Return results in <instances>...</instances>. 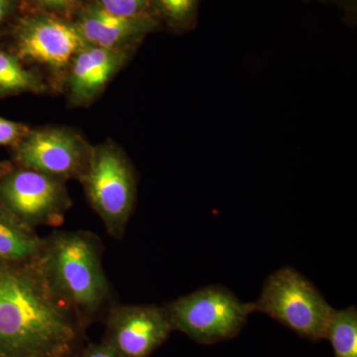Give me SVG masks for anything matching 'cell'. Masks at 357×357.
Listing matches in <instances>:
<instances>
[{"instance_id": "6da1fadb", "label": "cell", "mask_w": 357, "mask_h": 357, "mask_svg": "<svg viewBox=\"0 0 357 357\" xmlns=\"http://www.w3.org/2000/svg\"><path fill=\"white\" fill-rule=\"evenodd\" d=\"M73 314L36 261L2 262L0 357L65 356L76 338Z\"/></svg>"}, {"instance_id": "7a4b0ae2", "label": "cell", "mask_w": 357, "mask_h": 357, "mask_svg": "<svg viewBox=\"0 0 357 357\" xmlns=\"http://www.w3.org/2000/svg\"><path fill=\"white\" fill-rule=\"evenodd\" d=\"M100 246L89 232H55L36 261L53 292L77 314H95L109 299Z\"/></svg>"}, {"instance_id": "3957f363", "label": "cell", "mask_w": 357, "mask_h": 357, "mask_svg": "<svg viewBox=\"0 0 357 357\" xmlns=\"http://www.w3.org/2000/svg\"><path fill=\"white\" fill-rule=\"evenodd\" d=\"M253 305L255 312L267 314L312 342L326 340L335 312L316 286L292 267L270 274Z\"/></svg>"}, {"instance_id": "277c9868", "label": "cell", "mask_w": 357, "mask_h": 357, "mask_svg": "<svg viewBox=\"0 0 357 357\" xmlns=\"http://www.w3.org/2000/svg\"><path fill=\"white\" fill-rule=\"evenodd\" d=\"M79 182L109 236L121 238L136 201V176L128 156L112 141L93 146Z\"/></svg>"}, {"instance_id": "5b68a950", "label": "cell", "mask_w": 357, "mask_h": 357, "mask_svg": "<svg viewBox=\"0 0 357 357\" xmlns=\"http://www.w3.org/2000/svg\"><path fill=\"white\" fill-rule=\"evenodd\" d=\"M165 309L173 330L202 344L236 337L255 312L253 302L244 303L229 289L215 285L182 296Z\"/></svg>"}, {"instance_id": "8992f818", "label": "cell", "mask_w": 357, "mask_h": 357, "mask_svg": "<svg viewBox=\"0 0 357 357\" xmlns=\"http://www.w3.org/2000/svg\"><path fill=\"white\" fill-rule=\"evenodd\" d=\"M13 40V52L26 66L46 70L61 86L73 59L88 44L76 23L44 13L21 18Z\"/></svg>"}, {"instance_id": "52a82bcc", "label": "cell", "mask_w": 357, "mask_h": 357, "mask_svg": "<svg viewBox=\"0 0 357 357\" xmlns=\"http://www.w3.org/2000/svg\"><path fill=\"white\" fill-rule=\"evenodd\" d=\"M93 147L75 129L64 126L30 128L13 146L20 168L68 181H79L88 169Z\"/></svg>"}, {"instance_id": "ba28073f", "label": "cell", "mask_w": 357, "mask_h": 357, "mask_svg": "<svg viewBox=\"0 0 357 357\" xmlns=\"http://www.w3.org/2000/svg\"><path fill=\"white\" fill-rule=\"evenodd\" d=\"M67 181L25 168H13L0 181V204L35 227H58L72 206Z\"/></svg>"}, {"instance_id": "9c48e42d", "label": "cell", "mask_w": 357, "mask_h": 357, "mask_svg": "<svg viewBox=\"0 0 357 357\" xmlns=\"http://www.w3.org/2000/svg\"><path fill=\"white\" fill-rule=\"evenodd\" d=\"M109 344L123 357H148L164 344L173 328L165 307L131 305L109 316Z\"/></svg>"}, {"instance_id": "30bf717a", "label": "cell", "mask_w": 357, "mask_h": 357, "mask_svg": "<svg viewBox=\"0 0 357 357\" xmlns=\"http://www.w3.org/2000/svg\"><path fill=\"white\" fill-rule=\"evenodd\" d=\"M133 54L134 50H112L86 44L73 59L63 81L70 105L86 107L95 102Z\"/></svg>"}, {"instance_id": "8fae6325", "label": "cell", "mask_w": 357, "mask_h": 357, "mask_svg": "<svg viewBox=\"0 0 357 357\" xmlns=\"http://www.w3.org/2000/svg\"><path fill=\"white\" fill-rule=\"evenodd\" d=\"M156 24L150 14L123 17L109 13L96 2L83 9L76 23L89 44L112 50H134Z\"/></svg>"}, {"instance_id": "7c38bea8", "label": "cell", "mask_w": 357, "mask_h": 357, "mask_svg": "<svg viewBox=\"0 0 357 357\" xmlns=\"http://www.w3.org/2000/svg\"><path fill=\"white\" fill-rule=\"evenodd\" d=\"M45 238L35 229L0 204V261L29 263L38 260Z\"/></svg>"}, {"instance_id": "4fadbf2b", "label": "cell", "mask_w": 357, "mask_h": 357, "mask_svg": "<svg viewBox=\"0 0 357 357\" xmlns=\"http://www.w3.org/2000/svg\"><path fill=\"white\" fill-rule=\"evenodd\" d=\"M48 84L39 72L27 67L13 52L0 49V98L22 93H44Z\"/></svg>"}, {"instance_id": "5bb4252c", "label": "cell", "mask_w": 357, "mask_h": 357, "mask_svg": "<svg viewBox=\"0 0 357 357\" xmlns=\"http://www.w3.org/2000/svg\"><path fill=\"white\" fill-rule=\"evenodd\" d=\"M326 340L335 357H357V310L356 306L335 310L328 324Z\"/></svg>"}, {"instance_id": "9a60e30c", "label": "cell", "mask_w": 357, "mask_h": 357, "mask_svg": "<svg viewBox=\"0 0 357 357\" xmlns=\"http://www.w3.org/2000/svg\"><path fill=\"white\" fill-rule=\"evenodd\" d=\"M157 8L169 24L185 27L194 17L199 0H155Z\"/></svg>"}, {"instance_id": "2e32d148", "label": "cell", "mask_w": 357, "mask_h": 357, "mask_svg": "<svg viewBox=\"0 0 357 357\" xmlns=\"http://www.w3.org/2000/svg\"><path fill=\"white\" fill-rule=\"evenodd\" d=\"M150 0H96L105 10L123 17L147 15Z\"/></svg>"}, {"instance_id": "e0dca14e", "label": "cell", "mask_w": 357, "mask_h": 357, "mask_svg": "<svg viewBox=\"0 0 357 357\" xmlns=\"http://www.w3.org/2000/svg\"><path fill=\"white\" fill-rule=\"evenodd\" d=\"M29 126L0 117V146H14L27 134Z\"/></svg>"}, {"instance_id": "ac0fdd59", "label": "cell", "mask_w": 357, "mask_h": 357, "mask_svg": "<svg viewBox=\"0 0 357 357\" xmlns=\"http://www.w3.org/2000/svg\"><path fill=\"white\" fill-rule=\"evenodd\" d=\"M81 0H35L41 13L56 15V13L72 10Z\"/></svg>"}, {"instance_id": "d6986e66", "label": "cell", "mask_w": 357, "mask_h": 357, "mask_svg": "<svg viewBox=\"0 0 357 357\" xmlns=\"http://www.w3.org/2000/svg\"><path fill=\"white\" fill-rule=\"evenodd\" d=\"M81 357H123L109 344L96 345L84 352Z\"/></svg>"}, {"instance_id": "ffe728a7", "label": "cell", "mask_w": 357, "mask_h": 357, "mask_svg": "<svg viewBox=\"0 0 357 357\" xmlns=\"http://www.w3.org/2000/svg\"><path fill=\"white\" fill-rule=\"evenodd\" d=\"M15 6L16 0H0V29L13 15Z\"/></svg>"}, {"instance_id": "44dd1931", "label": "cell", "mask_w": 357, "mask_h": 357, "mask_svg": "<svg viewBox=\"0 0 357 357\" xmlns=\"http://www.w3.org/2000/svg\"><path fill=\"white\" fill-rule=\"evenodd\" d=\"M13 167L8 163H4V162H0V181L2 180L7 174L13 170Z\"/></svg>"}, {"instance_id": "7402d4cb", "label": "cell", "mask_w": 357, "mask_h": 357, "mask_svg": "<svg viewBox=\"0 0 357 357\" xmlns=\"http://www.w3.org/2000/svg\"><path fill=\"white\" fill-rule=\"evenodd\" d=\"M1 264H2V261H0V272H1Z\"/></svg>"}]
</instances>
